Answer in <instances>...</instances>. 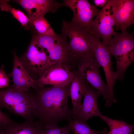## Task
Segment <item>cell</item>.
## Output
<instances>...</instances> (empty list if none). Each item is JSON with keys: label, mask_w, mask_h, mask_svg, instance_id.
<instances>
[{"label": "cell", "mask_w": 134, "mask_h": 134, "mask_svg": "<svg viewBox=\"0 0 134 134\" xmlns=\"http://www.w3.org/2000/svg\"><path fill=\"white\" fill-rule=\"evenodd\" d=\"M69 85L62 87L44 86L35 90L36 118L41 125H58L72 119L73 114L68 105Z\"/></svg>", "instance_id": "cell-1"}, {"label": "cell", "mask_w": 134, "mask_h": 134, "mask_svg": "<svg viewBox=\"0 0 134 134\" xmlns=\"http://www.w3.org/2000/svg\"><path fill=\"white\" fill-rule=\"evenodd\" d=\"M61 31L69 40L66 63L76 69L80 62L95 57L90 43V30L71 21H63Z\"/></svg>", "instance_id": "cell-2"}, {"label": "cell", "mask_w": 134, "mask_h": 134, "mask_svg": "<svg viewBox=\"0 0 134 134\" xmlns=\"http://www.w3.org/2000/svg\"><path fill=\"white\" fill-rule=\"evenodd\" d=\"M5 108L23 118L25 121H34L36 118L34 94L11 86L0 90V108Z\"/></svg>", "instance_id": "cell-3"}, {"label": "cell", "mask_w": 134, "mask_h": 134, "mask_svg": "<svg viewBox=\"0 0 134 134\" xmlns=\"http://www.w3.org/2000/svg\"><path fill=\"white\" fill-rule=\"evenodd\" d=\"M113 36L109 48L116 60L117 79L121 81L124 79L126 70L134 60V39L133 35L127 31L116 33Z\"/></svg>", "instance_id": "cell-4"}, {"label": "cell", "mask_w": 134, "mask_h": 134, "mask_svg": "<svg viewBox=\"0 0 134 134\" xmlns=\"http://www.w3.org/2000/svg\"><path fill=\"white\" fill-rule=\"evenodd\" d=\"M100 38L93 34L90 43L93 48L95 58L98 64L102 67L106 78V84L110 94V104L111 105L117 100L114 97L113 88L116 80L117 79L115 71H113L111 61V54L109 48L105 45Z\"/></svg>", "instance_id": "cell-5"}, {"label": "cell", "mask_w": 134, "mask_h": 134, "mask_svg": "<svg viewBox=\"0 0 134 134\" xmlns=\"http://www.w3.org/2000/svg\"><path fill=\"white\" fill-rule=\"evenodd\" d=\"M76 70L64 62L51 65L35 80L37 88L44 87L46 85L58 87L67 86L71 82Z\"/></svg>", "instance_id": "cell-6"}, {"label": "cell", "mask_w": 134, "mask_h": 134, "mask_svg": "<svg viewBox=\"0 0 134 134\" xmlns=\"http://www.w3.org/2000/svg\"><path fill=\"white\" fill-rule=\"evenodd\" d=\"M100 67L94 57L80 62L76 70L87 83L100 92L103 99L106 100V106L108 107L111 106L110 93L106 84L100 76Z\"/></svg>", "instance_id": "cell-7"}, {"label": "cell", "mask_w": 134, "mask_h": 134, "mask_svg": "<svg viewBox=\"0 0 134 134\" xmlns=\"http://www.w3.org/2000/svg\"><path fill=\"white\" fill-rule=\"evenodd\" d=\"M113 13L112 0H107L92 21L90 29L92 33L101 38L103 44L108 47L112 37L116 33L114 30L115 23Z\"/></svg>", "instance_id": "cell-8"}, {"label": "cell", "mask_w": 134, "mask_h": 134, "mask_svg": "<svg viewBox=\"0 0 134 134\" xmlns=\"http://www.w3.org/2000/svg\"><path fill=\"white\" fill-rule=\"evenodd\" d=\"M18 59L28 72L39 76L51 66L46 50L32 37L26 51Z\"/></svg>", "instance_id": "cell-9"}, {"label": "cell", "mask_w": 134, "mask_h": 134, "mask_svg": "<svg viewBox=\"0 0 134 134\" xmlns=\"http://www.w3.org/2000/svg\"><path fill=\"white\" fill-rule=\"evenodd\" d=\"M36 41L48 53L51 65L65 62L67 56L68 43L66 36L62 34L39 36Z\"/></svg>", "instance_id": "cell-10"}, {"label": "cell", "mask_w": 134, "mask_h": 134, "mask_svg": "<svg viewBox=\"0 0 134 134\" xmlns=\"http://www.w3.org/2000/svg\"><path fill=\"white\" fill-rule=\"evenodd\" d=\"M62 4L72 10L71 21L90 30L93 18L100 11L86 0H65Z\"/></svg>", "instance_id": "cell-11"}, {"label": "cell", "mask_w": 134, "mask_h": 134, "mask_svg": "<svg viewBox=\"0 0 134 134\" xmlns=\"http://www.w3.org/2000/svg\"><path fill=\"white\" fill-rule=\"evenodd\" d=\"M115 29L122 32L134 23V0H112Z\"/></svg>", "instance_id": "cell-12"}, {"label": "cell", "mask_w": 134, "mask_h": 134, "mask_svg": "<svg viewBox=\"0 0 134 134\" xmlns=\"http://www.w3.org/2000/svg\"><path fill=\"white\" fill-rule=\"evenodd\" d=\"M13 1L20 5L27 12L30 22L44 16L46 13L56 12L63 6L53 0H16Z\"/></svg>", "instance_id": "cell-13"}, {"label": "cell", "mask_w": 134, "mask_h": 134, "mask_svg": "<svg viewBox=\"0 0 134 134\" xmlns=\"http://www.w3.org/2000/svg\"><path fill=\"white\" fill-rule=\"evenodd\" d=\"M87 84L81 108L78 114L73 115L72 118L86 122L92 117L97 116L100 118L103 115L99 109L97 103L98 98L101 95L100 93Z\"/></svg>", "instance_id": "cell-14"}, {"label": "cell", "mask_w": 134, "mask_h": 134, "mask_svg": "<svg viewBox=\"0 0 134 134\" xmlns=\"http://www.w3.org/2000/svg\"><path fill=\"white\" fill-rule=\"evenodd\" d=\"M13 69L8 76L11 77L13 84L11 86L25 91H29L30 88L34 90L37 88L35 80L33 79L19 60L15 51L13 52Z\"/></svg>", "instance_id": "cell-15"}, {"label": "cell", "mask_w": 134, "mask_h": 134, "mask_svg": "<svg viewBox=\"0 0 134 134\" xmlns=\"http://www.w3.org/2000/svg\"><path fill=\"white\" fill-rule=\"evenodd\" d=\"M87 84L76 70L73 77L69 85V94L72 104L71 109L74 115L80 110L81 100L87 88Z\"/></svg>", "instance_id": "cell-16"}, {"label": "cell", "mask_w": 134, "mask_h": 134, "mask_svg": "<svg viewBox=\"0 0 134 134\" xmlns=\"http://www.w3.org/2000/svg\"><path fill=\"white\" fill-rule=\"evenodd\" d=\"M4 134H39L37 121H25L21 124L15 122L4 129Z\"/></svg>", "instance_id": "cell-17"}, {"label": "cell", "mask_w": 134, "mask_h": 134, "mask_svg": "<svg viewBox=\"0 0 134 134\" xmlns=\"http://www.w3.org/2000/svg\"><path fill=\"white\" fill-rule=\"evenodd\" d=\"M29 27L33 36L53 35L56 34L44 16L30 22Z\"/></svg>", "instance_id": "cell-18"}, {"label": "cell", "mask_w": 134, "mask_h": 134, "mask_svg": "<svg viewBox=\"0 0 134 134\" xmlns=\"http://www.w3.org/2000/svg\"><path fill=\"white\" fill-rule=\"evenodd\" d=\"M100 118L107 124L110 129L108 134H132L134 131V125L111 119L103 115Z\"/></svg>", "instance_id": "cell-19"}, {"label": "cell", "mask_w": 134, "mask_h": 134, "mask_svg": "<svg viewBox=\"0 0 134 134\" xmlns=\"http://www.w3.org/2000/svg\"><path fill=\"white\" fill-rule=\"evenodd\" d=\"M67 126L70 131L74 134H108V129L105 128L101 131L95 130L90 128L86 122L77 119H71Z\"/></svg>", "instance_id": "cell-20"}, {"label": "cell", "mask_w": 134, "mask_h": 134, "mask_svg": "<svg viewBox=\"0 0 134 134\" xmlns=\"http://www.w3.org/2000/svg\"><path fill=\"white\" fill-rule=\"evenodd\" d=\"M3 10L9 11L12 15L25 29L29 30L30 23L29 19L24 13L20 10L12 7L7 2L1 7Z\"/></svg>", "instance_id": "cell-21"}, {"label": "cell", "mask_w": 134, "mask_h": 134, "mask_svg": "<svg viewBox=\"0 0 134 134\" xmlns=\"http://www.w3.org/2000/svg\"><path fill=\"white\" fill-rule=\"evenodd\" d=\"M39 134H68L70 131L67 126L59 127L57 124H48L42 125L37 121Z\"/></svg>", "instance_id": "cell-22"}, {"label": "cell", "mask_w": 134, "mask_h": 134, "mask_svg": "<svg viewBox=\"0 0 134 134\" xmlns=\"http://www.w3.org/2000/svg\"><path fill=\"white\" fill-rule=\"evenodd\" d=\"M4 67L3 65L0 68V90L7 88L10 86V80L4 70Z\"/></svg>", "instance_id": "cell-23"}, {"label": "cell", "mask_w": 134, "mask_h": 134, "mask_svg": "<svg viewBox=\"0 0 134 134\" xmlns=\"http://www.w3.org/2000/svg\"><path fill=\"white\" fill-rule=\"evenodd\" d=\"M15 122L0 109V127L4 129Z\"/></svg>", "instance_id": "cell-24"}, {"label": "cell", "mask_w": 134, "mask_h": 134, "mask_svg": "<svg viewBox=\"0 0 134 134\" xmlns=\"http://www.w3.org/2000/svg\"><path fill=\"white\" fill-rule=\"evenodd\" d=\"M107 0H94V2L96 6L103 7L106 4Z\"/></svg>", "instance_id": "cell-25"}, {"label": "cell", "mask_w": 134, "mask_h": 134, "mask_svg": "<svg viewBox=\"0 0 134 134\" xmlns=\"http://www.w3.org/2000/svg\"><path fill=\"white\" fill-rule=\"evenodd\" d=\"M4 130V128L0 127V131H3Z\"/></svg>", "instance_id": "cell-26"}, {"label": "cell", "mask_w": 134, "mask_h": 134, "mask_svg": "<svg viewBox=\"0 0 134 134\" xmlns=\"http://www.w3.org/2000/svg\"><path fill=\"white\" fill-rule=\"evenodd\" d=\"M0 134H4V130L3 131H0Z\"/></svg>", "instance_id": "cell-27"}, {"label": "cell", "mask_w": 134, "mask_h": 134, "mask_svg": "<svg viewBox=\"0 0 134 134\" xmlns=\"http://www.w3.org/2000/svg\"></svg>", "instance_id": "cell-28"}, {"label": "cell", "mask_w": 134, "mask_h": 134, "mask_svg": "<svg viewBox=\"0 0 134 134\" xmlns=\"http://www.w3.org/2000/svg\"></svg>", "instance_id": "cell-29"}]
</instances>
